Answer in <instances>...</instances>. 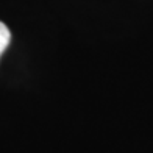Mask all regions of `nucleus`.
Wrapping results in <instances>:
<instances>
[{
    "instance_id": "f257e3e1",
    "label": "nucleus",
    "mask_w": 153,
    "mask_h": 153,
    "mask_svg": "<svg viewBox=\"0 0 153 153\" xmlns=\"http://www.w3.org/2000/svg\"><path fill=\"white\" fill-rule=\"evenodd\" d=\"M10 41H11L10 28H8V27H6L3 22H0V56H2L3 52L6 50V48H8Z\"/></svg>"
}]
</instances>
